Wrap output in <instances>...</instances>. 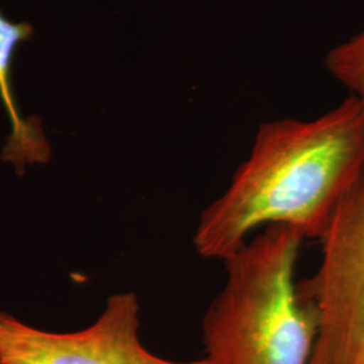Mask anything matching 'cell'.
I'll use <instances>...</instances> for the list:
<instances>
[{"instance_id":"cell-1","label":"cell","mask_w":364,"mask_h":364,"mask_svg":"<svg viewBox=\"0 0 364 364\" xmlns=\"http://www.w3.org/2000/svg\"><path fill=\"white\" fill-rule=\"evenodd\" d=\"M363 166L364 108L352 96L313 120L263 123L227 191L203 210L196 251L224 262L272 225L320 240Z\"/></svg>"},{"instance_id":"cell-5","label":"cell","mask_w":364,"mask_h":364,"mask_svg":"<svg viewBox=\"0 0 364 364\" xmlns=\"http://www.w3.org/2000/svg\"><path fill=\"white\" fill-rule=\"evenodd\" d=\"M33 37L34 26L30 22H13L0 11V100L10 120V135L1 150V159L10 162L18 173L27 165L48 162L52 156L41 120L22 117L14 93L15 53Z\"/></svg>"},{"instance_id":"cell-2","label":"cell","mask_w":364,"mask_h":364,"mask_svg":"<svg viewBox=\"0 0 364 364\" xmlns=\"http://www.w3.org/2000/svg\"><path fill=\"white\" fill-rule=\"evenodd\" d=\"M302 240L272 225L224 260L225 285L201 326L209 364H311L318 314L294 279Z\"/></svg>"},{"instance_id":"cell-4","label":"cell","mask_w":364,"mask_h":364,"mask_svg":"<svg viewBox=\"0 0 364 364\" xmlns=\"http://www.w3.org/2000/svg\"><path fill=\"white\" fill-rule=\"evenodd\" d=\"M139 304L134 293L109 297L93 326L54 333L0 313L1 364H209L205 358L174 362L147 351L139 340Z\"/></svg>"},{"instance_id":"cell-3","label":"cell","mask_w":364,"mask_h":364,"mask_svg":"<svg viewBox=\"0 0 364 364\" xmlns=\"http://www.w3.org/2000/svg\"><path fill=\"white\" fill-rule=\"evenodd\" d=\"M320 242L317 273L299 284L318 314L311 364H364V166Z\"/></svg>"},{"instance_id":"cell-7","label":"cell","mask_w":364,"mask_h":364,"mask_svg":"<svg viewBox=\"0 0 364 364\" xmlns=\"http://www.w3.org/2000/svg\"><path fill=\"white\" fill-rule=\"evenodd\" d=\"M0 364H1V360H0Z\"/></svg>"},{"instance_id":"cell-6","label":"cell","mask_w":364,"mask_h":364,"mask_svg":"<svg viewBox=\"0 0 364 364\" xmlns=\"http://www.w3.org/2000/svg\"><path fill=\"white\" fill-rule=\"evenodd\" d=\"M326 66L364 108V30L328 53Z\"/></svg>"}]
</instances>
